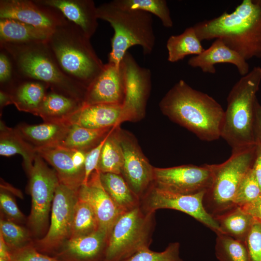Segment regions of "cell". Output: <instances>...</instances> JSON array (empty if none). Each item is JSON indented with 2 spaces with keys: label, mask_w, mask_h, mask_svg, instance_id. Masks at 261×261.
<instances>
[{
  "label": "cell",
  "mask_w": 261,
  "mask_h": 261,
  "mask_svg": "<svg viewBox=\"0 0 261 261\" xmlns=\"http://www.w3.org/2000/svg\"><path fill=\"white\" fill-rule=\"evenodd\" d=\"M159 106L174 122L210 142L220 137L225 111L206 93L195 89L181 79L166 93Z\"/></svg>",
  "instance_id": "obj_1"
},
{
  "label": "cell",
  "mask_w": 261,
  "mask_h": 261,
  "mask_svg": "<svg viewBox=\"0 0 261 261\" xmlns=\"http://www.w3.org/2000/svg\"><path fill=\"white\" fill-rule=\"evenodd\" d=\"M193 27L201 42L219 38L246 61L261 58V0H243L232 13Z\"/></svg>",
  "instance_id": "obj_2"
},
{
  "label": "cell",
  "mask_w": 261,
  "mask_h": 261,
  "mask_svg": "<svg viewBox=\"0 0 261 261\" xmlns=\"http://www.w3.org/2000/svg\"><path fill=\"white\" fill-rule=\"evenodd\" d=\"M10 56L17 77L39 81L50 89L83 102L87 88L61 71L46 42L25 44L0 43Z\"/></svg>",
  "instance_id": "obj_3"
},
{
  "label": "cell",
  "mask_w": 261,
  "mask_h": 261,
  "mask_svg": "<svg viewBox=\"0 0 261 261\" xmlns=\"http://www.w3.org/2000/svg\"><path fill=\"white\" fill-rule=\"evenodd\" d=\"M90 39L79 27L67 19L53 31L46 41L64 73L86 88L104 65Z\"/></svg>",
  "instance_id": "obj_4"
},
{
  "label": "cell",
  "mask_w": 261,
  "mask_h": 261,
  "mask_svg": "<svg viewBox=\"0 0 261 261\" xmlns=\"http://www.w3.org/2000/svg\"><path fill=\"white\" fill-rule=\"evenodd\" d=\"M261 82V67H254L235 83L228 94L220 137L232 150L256 144L255 104Z\"/></svg>",
  "instance_id": "obj_5"
},
{
  "label": "cell",
  "mask_w": 261,
  "mask_h": 261,
  "mask_svg": "<svg viewBox=\"0 0 261 261\" xmlns=\"http://www.w3.org/2000/svg\"><path fill=\"white\" fill-rule=\"evenodd\" d=\"M97 13L98 19L108 22L114 31L109 62L119 65L128 50L134 45L140 46L145 55L152 52L156 37L151 14L122 7L115 0L97 6Z\"/></svg>",
  "instance_id": "obj_6"
},
{
  "label": "cell",
  "mask_w": 261,
  "mask_h": 261,
  "mask_svg": "<svg viewBox=\"0 0 261 261\" xmlns=\"http://www.w3.org/2000/svg\"><path fill=\"white\" fill-rule=\"evenodd\" d=\"M154 213L145 211L139 205L122 214L108 237L103 261H122L149 247Z\"/></svg>",
  "instance_id": "obj_7"
},
{
  "label": "cell",
  "mask_w": 261,
  "mask_h": 261,
  "mask_svg": "<svg viewBox=\"0 0 261 261\" xmlns=\"http://www.w3.org/2000/svg\"><path fill=\"white\" fill-rule=\"evenodd\" d=\"M256 154V144L232 150L230 158L218 164H210L212 172L211 185L204 197L212 206L213 217L233 207V200L242 180L252 169Z\"/></svg>",
  "instance_id": "obj_8"
},
{
  "label": "cell",
  "mask_w": 261,
  "mask_h": 261,
  "mask_svg": "<svg viewBox=\"0 0 261 261\" xmlns=\"http://www.w3.org/2000/svg\"><path fill=\"white\" fill-rule=\"evenodd\" d=\"M37 153L29 173L31 208L28 223L35 234L42 233L47 224L56 188L59 183L54 169L48 167Z\"/></svg>",
  "instance_id": "obj_9"
},
{
  "label": "cell",
  "mask_w": 261,
  "mask_h": 261,
  "mask_svg": "<svg viewBox=\"0 0 261 261\" xmlns=\"http://www.w3.org/2000/svg\"><path fill=\"white\" fill-rule=\"evenodd\" d=\"M79 189L72 188L59 182L52 204L49 229L34 246L40 252L56 253L70 238Z\"/></svg>",
  "instance_id": "obj_10"
},
{
  "label": "cell",
  "mask_w": 261,
  "mask_h": 261,
  "mask_svg": "<svg viewBox=\"0 0 261 261\" xmlns=\"http://www.w3.org/2000/svg\"><path fill=\"white\" fill-rule=\"evenodd\" d=\"M206 191L185 194L167 191L152 185L141 199L140 205L146 212L170 209L186 213L216 233H221L218 223L206 209L203 200Z\"/></svg>",
  "instance_id": "obj_11"
},
{
  "label": "cell",
  "mask_w": 261,
  "mask_h": 261,
  "mask_svg": "<svg viewBox=\"0 0 261 261\" xmlns=\"http://www.w3.org/2000/svg\"><path fill=\"white\" fill-rule=\"evenodd\" d=\"M125 76V97L121 123L136 121L145 114L151 84L150 70L141 67L128 51L121 60Z\"/></svg>",
  "instance_id": "obj_12"
},
{
  "label": "cell",
  "mask_w": 261,
  "mask_h": 261,
  "mask_svg": "<svg viewBox=\"0 0 261 261\" xmlns=\"http://www.w3.org/2000/svg\"><path fill=\"white\" fill-rule=\"evenodd\" d=\"M212 179L210 164L153 168V185L173 192L191 194L206 192Z\"/></svg>",
  "instance_id": "obj_13"
},
{
  "label": "cell",
  "mask_w": 261,
  "mask_h": 261,
  "mask_svg": "<svg viewBox=\"0 0 261 261\" xmlns=\"http://www.w3.org/2000/svg\"><path fill=\"white\" fill-rule=\"evenodd\" d=\"M118 126L116 130L124 155L121 175L141 199L153 184L154 167L143 153L134 136Z\"/></svg>",
  "instance_id": "obj_14"
},
{
  "label": "cell",
  "mask_w": 261,
  "mask_h": 261,
  "mask_svg": "<svg viewBox=\"0 0 261 261\" xmlns=\"http://www.w3.org/2000/svg\"><path fill=\"white\" fill-rule=\"evenodd\" d=\"M0 18L15 19L52 31L67 20L58 10L39 0H0Z\"/></svg>",
  "instance_id": "obj_15"
},
{
  "label": "cell",
  "mask_w": 261,
  "mask_h": 261,
  "mask_svg": "<svg viewBox=\"0 0 261 261\" xmlns=\"http://www.w3.org/2000/svg\"><path fill=\"white\" fill-rule=\"evenodd\" d=\"M125 90V72L121 62L118 65L108 62L87 87L83 105L122 104Z\"/></svg>",
  "instance_id": "obj_16"
},
{
  "label": "cell",
  "mask_w": 261,
  "mask_h": 261,
  "mask_svg": "<svg viewBox=\"0 0 261 261\" xmlns=\"http://www.w3.org/2000/svg\"><path fill=\"white\" fill-rule=\"evenodd\" d=\"M78 197L90 205L97 217L99 230L109 236L115 222L123 213L102 186L99 172L94 171L87 183L81 186Z\"/></svg>",
  "instance_id": "obj_17"
},
{
  "label": "cell",
  "mask_w": 261,
  "mask_h": 261,
  "mask_svg": "<svg viewBox=\"0 0 261 261\" xmlns=\"http://www.w3.org/2000/svg\"><path fill=\"white\" fill-rule=\"evenodd\" d=\"M108 237L99 230L88 235L70 238L55 257L61 261H103Z\"/></svg>",
  "instance_id": "obj_18"
},
{
  "label": "cell",
  "mask_w": 261,
  "mask_h": 261,
  "mask_svg": "<svg viewBox=\"0 0 261 261\" xmlns=\"http://www.w3.org/2000/svg\"><path fill=\"white\" fill-rule=\"evenodd\" d=\"M122 114V104L82 105L65 122L90 129L111 128L121 123Z\"/></svg>",
  "instance_id": "obj_19"
},
{
  "label": "cell",
  "mask_w": 261,
  "mask_h": 261,
  "mask_svg": "<svg viewBox=\"0 0 261 261\" xmlns=\"http://www.w3.org/2000/svg\"><path fill=\"white\" fill-rule=\"evenodd\" d=\"M219 63L233 64L242 76L249 72L247 61L219 38L216 39L209 47L200 54L191 57L188 61L190 67L199 68L203 72L211 74L216 72L215 65Z\"/></svg>",
  "instance_id": "obj_20"
},
{
  "label": "cell",
  "mask_w": 261,
  "mask_h": 261,
  "mask_svg": "<svg viewBox=\"0 0 261 261\" xmlns=\"http://www.w3.org/2000/svg\"><path fill=\"white\" fill-rule=\"evenodd\" d=\"M74 151L57 146L39 149L37 153L53 167L60 183L78 189L83 183L85 169L74 163L72 156Z\"/></svg>",
  "instance_id": "obj_21"
},
{
  "label": "cell",
  "mask_w": 261,
  "mask_h": 261,
  "mask_svg": "<svg viewBox=\"0 0 261 261\" xmlns=\"http://www.w3.org/2000/svg\"><path fill=\"white\" fill-rule=\"evenodd\" d=\"M58 10L69 21L79 27L90 38L98 27L97 8L92 0H39Z\"/></svg>",
  "instance_id": "obj_22"
},
{
  "label": "cell",
  "mask_w": 261,
  "mask_h": 261,
  "mask_svg": "<svg viewBox=\"0 0 261 261\" xmlns=\"http://www.w3.org/2000/svg\"><path fill=\"white\" fill-rule=\"evenodd\" d=\"M70 125L65 122H44L38 125L22 123L15 129L37 151L60 145Z\"/></svg>",
  "instance_id": "obj_23"
},
{
  "label": "cell",
  "mask_w": 261,
  "mask_h": 261,
  "mask_svg": "<svg viewBox=\"0 0 261 261\" xmlns=\"http://www.w3.org/2000/svg\"><path fill=\"white\" fill-rule=\"evenodd\" d=\"M49 88L48 86L42 82L17 77L6 91L10 94L13 104L19 111L37 116Z\"/></svg>",
  "instance_id": "obj_24"
},
{
  "label": "cell",
  "mask_w": 261,
  "mask_h": 261,
  "mask_svg": "<svg viewBox=\"0 0 261 261\" xmlns=\"http://www.w3.org/2000/svg\"><path fill=\"white\" fill-rule=\"evenodd\" d=\"M52 30L9 18H0V43L25 44L46 42Z\"/></svg>",
  "instance_id": "obj_25"
},
{
  "label": "cell",
  "mask_w": 261,
  "mask_h": 261,
  "mask_svg": "<svg viewBox=\"0 0 261 261\" xmlns=\"http://www.w3.org/2000/svg\"><path fill=\"white\" fill-rule=\"evenodd\" d=\"M83 105L76 99L50 89L38 110L44 122H65Z\"/></svg>",
  "instance_id": "obj_26"
},
{
  "label": "cell",
  "mask_w": 261,
  "mask_h": 261,
  "mask_svg": "<svg viewBox=\"0 0 261 261\" xmlns=\"http://www.w3.org/2000/svg\"><path fill=\"white\" fill-rule=\"evenodd\" d=\"M0 155L9 157L20 155L23 159L25 169L29 174L37 154L36 150L26 142L15 128L6 126L0 121Z\"/></svg>",
  "instance_id": "obj_27"
},
{
  "label": "cell",
  "mask_w": 261,
  "mask_h": 261,
  "mask_svg": "<svg viewBox=\"0 0 261 261\" xmlns=\"http://www.w3.org/2000/svg\"><path fill=\"white\" fill-rule=\"evenodd\" d=\"M100 174L102 186L123 213L140 205L141 199L130 189L122 175Z\"/></svg>",
  "instance_id": "obj_28"
},
{
  "label": "cell",
  "mask_w": 261,
  "mask_h": 261,
  "mask_svg": "<svg viewBox=\"0 0 261 261\" xmlns=\"http://www.w3.org/2000/svg\"><path fill=\"white\" fill-rule=\"evenodd\" d=\"M214 218L218 224L221 233L245 243L254 221L252 216L238 206Z\"/></svg>",
  "instance_id": "obj_29"
},
{
  "label": "cell",
  "mask_w": 261,
  "mask_h": 261,
  "mask_svg": "<svg viewBox=\"0 0 261 261\" xmlns=\"http://www.w3.org/2000/svg\"><path fill=\"white\" fill-rule=\"evenodd\" d=\"M168 60L176 62L186 57L198 55L204 50L193 26L186 28L180 34L171 35L166 43Z\"/></svg>",
  "instance_id": "obj_30"
},
{
  "label": "cell",
  "mask_w": 261,
  "mask_h": 261,
  "mask_svg": "<svg viewBox=\"0 0 261 261\" xmlns=\"http://www.w3.org/2000/svg\"><path fill=\"white\" fill-rule=\"evenodd\" d=\"M114 128L94 130L71 125L59 146L87 152L102 141Z\"/></svg>",
  "instance_id": "obj_31"
},
{
  "label": "cell",
  "mask_w": 261,
  "mask_h": 261,
  "mask_svg": "<svg viewBox=\"0 0 261 261\" xmlns=\"http://www.w3.org/2000/svg\"><path fill=\"white\" fill-rule=\"evenodd\" d=\"M116 127L109 133L102 147L96 170L101 173L122 174L124 155Z\"/></svg>",
  "instance_id": "obj_32"
},
{
  "label": "cell",
  "mask_w": 261,
  "mask_h": 261,
  "mask_svg": "<svg viewBox=\"0 0 261 261\" xmlns=\"http://www.w3.org/2000/svg\"><path fill=\"white\" fill-rule=\"evenodd\" d=\"M99 230L98 221L91 206L86 200L78 196L70 238L88 235Z\"/></svg>",
  "instance_id": "obj_33"
},
{
  "label": "cell",
  "mask_w": 261,
  "mask_h": 261,
  "mask_svg": "<svg viewBox=\"0 0 261 261\" xmlns=\"http://www.w3.org/2000/svg\"><path fill=\"white\" fill-rule=\"evenodd\" d=\"M216 234L215 255L219 261H251L246 243L225 234Z\"/></svg>",
  "instance_id": "obj_34"
},
{
  "label": "cell",
  "mask_w": 261,
  "mask_h": 261,
  "mask_svg": "<svg viewBox=\"0 0 261 261\" xmlns=\"http://www.w3.org/2000/svg\"><path fill=\"white\" fill-rule=\"evenodd\" d=\"M119 5L140 10L157 16L167 28L173 26L170 11L165 0H115Z\"/></svg>",
  "instance_id": "obj_35"
},
{
  "label": "cell",
  "mask_w": 261,
  "mask_h": 261,
  "mask_svg": "<svg viewBox=\"0 0 261 261\" xmlns=\"http://www.w3.org/2000/svg\"><path fill=\"white\" fill-rule=\"evenodd\" d=\"M0 235L10 250L18 249L29 244V232L10 220L0 219Z\"/></svg>",
  "instance_id": "obj_36"
},
{
  "label": "cell",
  "mask_w": 261,
  "mask_h": 261,
  "mask_svg": "<svg viewBox=\"0 0 261 261\" xmlns=\"http://www.w3.org/2000/svg\"><path fill=\"white\" fill-rule=\"evenodd\" d=\"M180 244L170 243L164 250L156 252L145 247L122 261H184L180 257Z\"/></svg>",
  "instance_id": "obj_37"
},
{
  "label": "cell",
  "mask_w": 261,
  "mask_h": 261,
  "mask_svg": "<svg viewBox=\"0 0 261 261\" xmlns=\"http://www.w3.org/2000/svg\"><path fill=\"white\" fill-rule=\"evenodd\" d=\"M261 194V188L252 168L239 184L233 200V205L242 206L254 201Z\"/></svg>",
  "instance_id": "obj_38"
},
{
  "label": "cell",
  "mask_w": 261,
  "mask_h": 261,
  "mask_svg": "<svg viewBox=\"0 0 261 261\" xmlns=\"http://www.w3.org/2000/svg\"><path fill=\"white\" fill-rule=\"evenodd\" d=\"M17 78L12 61L8 54L0 49V89L7 90Z\"/></svg>",
  "instance_id": "obj_39"
},
{
  "label": "cell",
  "mask_w": 261,
  "mask_h": 261,
  "mask_svg": "<svg viewBox=\"0 0 261 261\" xmlns=\"http://www.w3.org/2000/svg\"><path fill=\"white\" fill-rule=\"evenodd\" d=\"M10 251L13 261H61L40 252L30 244Z\"/></svg>",
  "instance_id": "obj_40"
},
{
  "label": "cell",
  "mask_w": 261,
  "mask_h": 261,
  "mask_svg": "<svg viewBox=\"0 0 261 261\" xmlns=\"http://www.w3.org/2000/svg\"><path fill=\"white\" fill-rule=\"evenodd\" d=\"M246 244L251 261H261V222L254 219Z\"/></svg>",
  "instance_id": "obj_41"
},
{
  "label": "cell",
  "mask_w": 261,
  "mask_h": 261,
  "mask_svg": "<svg viewBox=\"0 0 261 261\" xmlns=\"http://www.w3.org/2000/svg\"><path fill=\"white\" fill-rule=\"evenodd\" d=\"M0 206L9 220L21 222L24 219L23 214L13 198L6 192H1L0 193Z\"/></svg>",
  "instance_id": "obj_42"
},
{
  "label": "cell",
  "mask_w": 261,
  "mask_h": 261,
  "mask_svg": "<svg viewBox=\"0 0 261 261\" xmlns=\"http://www.w3.org/2000/svg\"><path fill=\"white\" fill-rule=\"evenodd\" d=\"M107 135L98 145L87 152L84 164L85 176L82 184L87 183L91 174L97 169L101 150Z\"/></svg>",
  "instance_id": "obj_43"
},
{
  "label": "cell",
  "mask_w": 261,
  "mask_h": 261,
  "mask_svg": "<svg viewBox=\"0 0 261 261\" xmlns=\"http://www.w3.org/2000/svg\"><path fill=\"white\" fill-rule=\"evenodd\" d=\"M240 207L254 219L261 222V194L254 201Z\"/></svg>",
  "instance_id": "obj_44"
},
{
  "label": "cell",
  "mask_w": 261,
  "mask_h": 261,
  "mask_svg": "<svg viewBox=\"0 0 261 261\" xmlns=\"http://www.w3.org/2000/svg\"><path fill=\"white\" fill-rule=\"evenodd\" d=\"M252 170L261 190V142L256 140V154Z\"/></svg>",
  "instance_id": "obj_45"
},
{
  "label": "cell",
  "mask_w": 261,
  "mask_h": 261,
  "mask_svg": "<svg viewBox=\"0 0 261 261\" xmlns=\"http://www.w3.org/2000/svg\"><path fill=\"white\" fill-rule=\"evenodd\" d=\"M254 132L256 140L261 142V105L257 100L255 104Z\"/></svg>",
  "instance_id": "obj_46"
},
{
  "label": "cell",
  "mask_w": 261,
  "mask_h": 261,
  "mask_svg": "<svg viewBox=\"0 0 261 261\" xmlns=\"http://www.w3.org/2000/svg\"><path fill=\"white\" fill-rule=\"evenodd\" d=\"M0 261H13L11 251L0 235Z\"/></svg>",
  "instance_id": "obj_47"
},
{
  "label": "cell",
  "mask_w": 261,
  "mask_h": 261,
  "mask_svg": "<svg viewBox=\"0 0 261 261\" xmlns=\"http://www.w3.org/2000/svg\"><path fill=\"white\" fill-rule=\"evenodd\" d=\"M13 104L11 96L9 92L1 89L0 90V110L5 106Z\"/></svg>",
  "instance_id": "obj_48"
}]
</instances>
